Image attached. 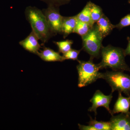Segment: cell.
<instances>
[{"label":"cell","instance_id":"1","mask_svg":"<svg viewBox=\"0 0 130 130\" xmlns=\"http://www.w3.org/2000/svg\"><path fill=\"white\" fill-rule=\"evenodd\" d=\"M25 15L32 30L43 44L47 42L52 37L55 36L41 10L35 7L28 6L26 8Z\"/></svg>","mask_w":130,"mask_h":130},{"label":"cell","instance_id":"2","mask_svg":"<svg viewBox=\"0 0 130 130\" xmlns=\"http://www.w3.org/2000/svg\"><path fill=\"white\" fill-rule=\"evenodd\" d=\"M102 60L97 64L100 70L111 68L113 71H126L130 68L125 61L124 50L121 48L108 45L103 46L101 51Z\"/></svg>","mask_w":130,"mask_h":130},{"label":"cell","instance_id":"3","mask_svg":"<svg viewBox=\"0 0 130 130\" xmlns=\"http://www.w3.org/2000/svg\"><path fill=\"white\" fill-rule=\"evenodd\" d=\"M78 64L77 66V69L79 88L88 86L100 78V69L97 64H96L93 62V59L90 58L88 61L78 60Z\"/></svg>","mask_w":130,"mask_h":130},{"label":"cell","instance_id":"4","mask_svg":"<svg viewBox=\"0 0 130 130\" xmlns=\"http://www.w3.org/2000/svg\"><path fill=\"white\" fill-rule=\"evenodd\" d=\"M100 78L105 79L111 86L112 93L118 91L127 95L130 93V76L122 71H107L101 73Z\"/></svg>","mask_w":130,"mask_h":130},{"label":"cell","instance_id":"5","mask_svg":"<svg viewBox=\"0 0 130 130\" xmlns=\"http://www.w3.org/2000/svg\"><path fill=\"white\" fill-rule=\"evenodd\" d=\"M81 38L83 49L90 55V59L99 58L103 46V38L98 30L95 24L86 35Z\"/></svg>","mask_w":130,"mask_h":130},{"label":"cell","instance_id":"6","mask_svg":"<svg viewBox=\"0 0 130 130\" xmlns=\"http://www.w3.org/2000/svg\"><path fill=\"white\" fill-rule=\"evenodd\" d=\"M54 34H62L63 16L59 12V7L48 5L47 7L42 10Z\"/></svg>","mask_w":130,"mask_h":130},{"label":"cell","instance_id":"7","mask_svg":"<svg viewBox=\"0 0 130 130\" xmlns=\"http://www.w3.org/2000/svg\"><path fill=\"white\" fill-rule=\"evenodd\" d=\"M112 93L108 95H104L102 91L97 90L94 94L93 97L90 101L92 103V106L89 108L88 111L94 112L95 115H97L96 110L98 108L100 107H105L109 113L111 114V110L109 108V105L113 98Z\"/></svg>","mask_w":130,"mask_h":130},{"label":"cell","instance_id":"8","mask_svg":"<svg viewBox=\"0 0 130 130\" xmlns=\"http://www.w3.org/2000/svg\"><path fill=\"white\" fill-rule=\"evenodd\" d=\"M39 40L37 35L32 30L26 38L19 42V44L26 51L37 55L41 48Z\"/></svg>","mask_w":130,"mask_h":130},{"label":"cell","instance_id":"9","mask_svg":"<svg viewBox=\"0 0 130 130\" xmlns=\"http://www.w3.org/2000/svg\"><path fill=\"white\" fill-rule=\"evenodd\" d=\"M109 122L111 130H130L129 114L122 113L117 116L112 115Z\"/></svg>","mask_w":130,"mask_h":130},{"label":"cell","instance_id":"10","mask_svg":"<svg viewBox=\"0 0 130 130\" xmlns=\"http://www.w3.org/2000/svg\"><path fill=\"white\" fill-rule=\"evenodd\" d=\"M119 92L118 98L114 106L113 109L111 111V114L112 116L119 113L129 114L130 96L128 97H124L122 95L121 92Z\"/></svg>","mask_w":130,"mask_h":130},{"label":"cell","instance_id":"11","mask_svg":"<svg viewBox=\"0 0 130 130\" xmlns=\"http://www.w3.org/2000/svg\"><path fill=\"white\" fill-rule=\"evenodd\" d=\"M95 24L103 39L109 35L113 29L115 28V25L111 23L105 14L97 21Z\"/></svg>","mask_w":130,"mask_h":130},{"label":"cell","instance_id":"12","mask_svg":"<svg viewBox=\"0 0 130 130\" xmlns=\"http://www.w3.org/2000/svg\"><path fill=\"white\" fill-rule=\"evenodd\" d=\"M43 47V50H40L37 55L43 60L47 62L64 61L63 56L60 54L59 52H56L53 50L44 46Z\"/></svg>","mask_w":130,"mask_h":130},{"label":"cell","instance_id":"13","mask_svg":"<svg viewBox=\"0 0 130 130\" xmlns=\"http://www.w3.org/2000/svg\"><path fill=\"white\" fill-rule=\"evenodd\" d=\"M76 16L64 17L62 21V34L64 38L68 36L71 33L74 32V29L77 22Z\"/></svg>","mask_w":130,"mask_h":130},{"label":"cell","instance_id":"14","mask_svg":"<svg viewBox=\"0 0 130 130\" xmlns=\"http://www.w3.org/2000/svg\"><path fill=\"white\" fill-rule=\"evenodd\" d=\"M91 2L89 1L83 10L76 15L78 21L88 23L94 25L91 21L90 14V6Z\"/></svg>","mask_w":130,"mask_h":130},{"label":"cell","instance_id":"15","mask_svg":"<svg viewBox=\"0 0 130 130\" xmlns=\"http://www.w3.org/2000/svg\"><path fill=\"white\" fill-rule=\"evenodd\" d=\"M90 14L91 21L93 24H95L104 14L101 8L98 5L91 2Z\"/></svg>","mask_w":130,"mask_h":130},{"label":"cell","instance_id":"16","mask_svg":"<svg viewBox=\"0 0 130 130\" xmlns=\"http://www.w3.org/2000/svg\"><path fill=\"white\" fill-rule=\"evenodd\" d=\"M93 25L88 23L78 21L74 32L83 37L90 31Z\"/></svg>","mask_w":130,"mask_h":130},{"label":"cell","instance_id":"17","mask_svg":"<svg viewBox=\"0 0 130 130\" xmlns=\"http://www.w3.org/2000/svg\"><path fill=\"white\" fill-rule=\"evenodd\" d=\"M89 125L93 126L96 130H111V124L109 121H97L90 117Z\"/></svg>","mask_w":130,"mask_h":130},{"label":"cell","instance_id":"18","mask_svg":"<svg viewBox=\"0 0 130 130\" xmlns=\"http://www.w3.org/2000/svg\"><path fill=\"white\" fill-rule=\"evenodd\" d=\"M53 42L58 47L59 53L63 54L71 49L73 41L72 40H67L60 41H54Z\"/></svg>","mask_w":130,"mask_h":130},{"label":"cell","instance_id":"19","mask_svg":"<svg viewBox=\"0 0 130 130\" xmlns=\"http://www.w3.org/2000/svg\"><path fill=\"white\" fill-rule=\"evenodd\" d=\"M81 51V50H77L71 48L67 53L63 54L62 56L63 60L64 61L66 60H72L78 61V58Z\"/></svg>","mask_w":130,"mask_h":130},{"label":"cell","instance_id":"20","mask_svg":"<svg viewBox=\"0 0 130 130\" xmlns=\"http://www.w3.org/2000/svg\"><path fill=\"white\" fill-rule=\"evenodd\" d=\"M130 25V13L121 19L118 24L115 25V28L121 30Z\"/></svg>","mask_w":130,"mask_h":130},{"label":"cell","instance_id":"21","mask_svg":"<svg viewBox=\"0 0 130 130\" xmlns=\"http://www.w3.org/2000/svg\"><path fill=\"white\" fill-rule=\"evenodd\" d=\"M48 5H53L59 7L60 6L68 4L71 0H41Z\"/></svg>","mask_w":130,"mask_h":130},{"label":"cell","instance_id":"22","mask_svg":"<svg viewBox=\"0 0 130 130\" xmlns=\"http://www.w3.org/2000/svg\"><path fill=\"white\" fill-rule=\"evenodd\" d=\"M79 129L81 130H96L95 128L92 126L89 125H84L78 124Z\"/></svg>","mask_w":130,"mask_h":130},{"label":"cell","instance_id":"23","mask_svg":"<svg viewBox=\"0 0 130 130\" xmlns=\"http://www.w3.org/2000/svg\"><path fill=\"white\" fill-rule=\"evenodd\" d=\"M127 39L128 41V45L126 48L124 50V53L125 56L127 55L130 56V38L128 37Z\"/></svg>","mask_w":130,"mask_h":130},{"label":"cell","instance_id":"24","mask_svg":"<svg viewBox=\"0 0 130 130\" xmlns=\"http://www.w3.org/2000/svg\"><path fill=\"white\" fill-rule=\"evenodd\" d=\"M128 2L130 5V0H128Z\"/></svg>","mask_w":130,"mask_h":130}]
</instances>
